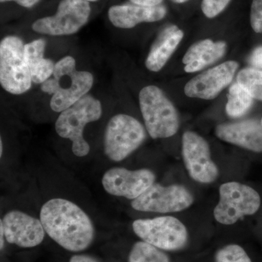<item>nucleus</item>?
Wrapping results in <instances>:
<instances>
[{
  "label": "nucleus",
  "mask_w": 262,
  "mask_h": 262,
  "mask_svg": "<svg viewBox=\"0 0 262 262\" xmlns=\"http://www.w3.org/2000/svg\"><path fill=\"white\" fill-rule=\"evenodd\" d=\"M46 234L57 244L72 252H80L91 246L95 237L92 220L73 202L53 198L39 212Z\"/></svg>",
  "instance_id": "1"
},
{
  "label": "nucleus",
  "mask_w": 262,
  "mask_h": 262,
  "mask_svg": "<svg viewBox=\"0 0 262 262\" xmlns=\"http://www.w3.org/2000/svg\"><path fill=\"white\" fill-rule=\"evenodd\" d=\"M52 77L41 84V90L51 95V108L60 113L87 95L94 82L91 72L77 70L75 59L70 56L56 62Z\"/></svg>",
  "instance_id": "2"
},
{
  "label": "nucleus",
  "mask_w": 262,
  "mask_h": 262,
  "mask_svg": "<svg viewBox=\"0 0 262 262\" xmlns=\"http://www.w3.org/2000/svg\"><path fill=\"white\" fill-rule=\"evenodd\" d=\"M102 115L101 101L87 94L75 104L60 113L55 128L57 134L72 141V149L77 157L87 156L90 145L84 139V129L88 124L97 121Z\"/></svg>",
  "instance_id": "3"
},
{
  "label": "nucleus",
  "mask_w": 262,
  "mask_h": 262,
  "mask_svg": "<svg viewBox=\"0 0 262 262\" xmlns=\"http://www.w3.org/2000/svg\"><path fill=\"white\" fill-rule=\"evenodd\" d=\"M139 104L146 130L152 139H165L177 134L178 113L161 89L154 85L144 87L139 94Z\"/></svg>",
  "instance_id": "4"
},
{
  "label": "nucleus",
  "mask_w": 262,
  "mask_h": 262,
  "mask_svg": "<svg viewBox=\"0 0 262 262\" xmlns=\"http://www.w3.org/2000/svg\"><path fill=\"white\" fill-rule=\"evenodd\" d=\"M32 77L25 57V45L16 36L0 43V83L7 92L20 95L32 87Z\"/></svg>",
  "instance_id": "5"
},
{
  "label": "nucleus",
  "mask_w": 262,
  "mask_h": 262,
  "mask_svg": "<svg viewBox=\"0 0 262 262\" xmlns=\"http://www.w3.org/2000/svg\"><path fill=\"white\" fill-rule=\"evenodd\" d=\"M146 137L145 127L134 117L125 114L115 115L105 130V155L112 161H122L143 144Z\"/></svg>",
  "instance_id": "6"
},
{
  "label": "nucleus",
  "mask_w": 262,
  "mask_h": 262,
  "mask_svg": "<svg viewBox=\"0 0 262 262\" xmlns=\"http://www.w3.org/2000/svg\"><path fill=\"white\" fill-rule=\"evenodd\" d=\"M220 196L213 215L215 220L222 225H233L239 219L256 213L261 206L258 193L249 186L238 182L222 184Z\"/></svg>",
  "instance_id": "7"
},
{
  "label": "nucleus",
  "mask_w": 262,
  "mask_h": 262,
  "mask_svg": "<svg viewBox=\"0 0 262 262\" xmlns=\"http://www.w3.org/2000/svg\"><path fill=\"white\" fill-rule=\"evenodd\" d=\"M133 230L142 241L163 251H179L187 246L188 232L185 226L173 216L138 220Z\"/></svg>",
  "instance_id": "8"
},
{
  "label": "nucleus",
  "mask_w": 262,
  "mask_h": 262,
  "mask_svg": "<svg viewBox=\"0 0 262 262\" xmlns=\"http://www.w3.org/2000/svg\"><path fill=\"white\" fill-rule=\"evenodd\" d=\"M91 13L90 3L82 0H61L56 13L37 19L32 30L50 36L75 34L89 21Z\"/></svg>",
  "instance_id": "9"
},
{
  "label": "nucleus",
  "mask_w": 262,
  "mask_h": 262,
  "mask_svg": "<svg viewBox=\"0 0 262 262\" xmlns=\"http://www.w3.org/2000/svg\"><path fill=\"white\" fill-rule=\"evenodd\" d=\"M193 202L192 193L184 186H163L155 183L141 196L131 201V207L139 211L174 213L187 209Z\"/></svg>",
  "instance_id": "10"
},
{
  "label": "nucleus",
  "mask_w": 262,
  "mask_h": 262,
  "mask_svg": "<svg viewBox=\"0 0 262 262\" xmlns=\"http://www.w3.org/2000/svg\"><path fill=\"white\" fill-rule=\"evenodd\" d=\"M182 156L188 173L193 180L210 184L218 178V167L211 159L209 145L196 133L187 131L183 134Z\"/></svg>",
  "instance_id": "11"
},
{
  "label": "nucleus",
  "mask_w": 262,
  "mask_h": 262,
  "mask_svg": "<svg viewBox=\"0 0 262 262\" xmlns=\"http://www.w3.org/2000/svg\"><path fill=\"white\" fill-rule=\"evenodd\" d=\"M155 182V173L149 169L130 170L120 167L108 169L101 180L108 194L131 201L141 196Z\"/></svg>",
  "instance_id": "12"
},
{
  "label": "nucleus",
  "mask_w": 262,
  "mask_h": 262,
  "mask_svg": "<svg viewBox=\"0 0 262 262\" xmlns=\"http://www.w3.org/2000/svg\"><path fill=\"white\" fill-rule=\"evenodd\" d=\"M0 223L3 225L7 242L18 247H36L42 244L46 237L41 220L24 211H8Z\"/></svg>",
  "instance_id": "13"
},
{
  "label": "nucleus",
  "mask_w": 262,
  "mask_h": 262,
  "mask_svg": "<svg viewBox=\"0 0 262 262\" xmlns=\"http://www.w3.org/2000/svg\"><path fill=\"white\" fill-rule=\"evenodd\" d=\"M238 63L229 61L196 76L186 84L184 93L191 98L211 100L233 80Z\"/></svg>",
  "instance_id": "14"
},
{
  "label": "nucleus",
  "mask_w": 262,
  "mask_h": 262,
  "mask_svg": "<svg viewBox=\"0 0 262 262\" xmlns=\"http://www.w3.org/2000/svg\"><path fill=\"white\" fill-rule=\"evenodd\" d=\"M166 13V8L163 5L147 7L130 3L113 5L108 10V17L115 27L131 29L139 24L159 21Z\"/></svg>",
  "instance_id": "15"
},
{
  "label": "nucleus",
  "mask_w": 262,
  "mask_h": 262,
  "mask_svg": "<svg viewBox=\"0 0 262 262\" xmlns=\"http://www.w3.org/2000/svg\"><path fill=\"white\" fill-rule=\"evenodd\" d=\"M215 134L226 142L262 152V125L257 120L221 124L215 129Z\"/></svg>",
  "instance_id": "16"
},
{
  "label": "nucleus",
  "mask_w": 262,
  "mask_h": 262,
  "mask_svg": "<svg viewBox=\"0 0 262 262\" xmlns=\"http://www.w3.org/2000/svg\"><path fill=\"white\" fill-rule=\"evenodd\" d=\"M184 37V32L177 26H169L158 35L146 58V68L159 72L168 61Z\"/></svg>",
  "instance_id": "17"
},
{
  "label": "nucleus",
  "mask_w": 262,
  "mask_h": 262,
  "mask_svg": "<svg viewBox=\"0 0 262 262\" xmlns=\"http://www.w3.org/2000/svg\"><path fill=\"white\" fill-rule=\"evenodd\" d=\"M226 49L225 42H213L211 39H205L194 43L183 58L184 70L187 73H192L203 70L221 59L225 54Z\"/></svg>",
  "instance_id": "18"
},
{
  "label": "nucleus",
  "mask_w": 262,
  "mask_h": 262,
  "mask_svg": "<svg viewBox=\"0 0 262 262\" xmlns=\"http://www.w3.org/2000/svg\"><path fill=\"white\" fill-rule=\"evenodd\" d=\"M46 42L38 39L25 45V57L30 71L32 82L42 84L51 78L54 72L55 64L51 59L45 58Z\"/></svg>",
  "instance_id": "19"
},
{
  "label": "nucleus",
  "mask_w": 262,
  "mask_h": 262,
  "mask_svg": "<svg viewBox=\"0 0 262 262\" xmlns=\"http://www.w3.org/2000/svg\"><path fill=\"white\" fill-rule=\"evenodd\" d=\"M253 100L247 90L239 83L234 84L229 90L228 102L226 106L227 115L232 118L244 116L252 106Z\"/></svg>",
  "instance_id": "20"
},
{
  "label": "nucleus",
  "mask_w": 262,
  "mask_h": 262,
  "mask_svg": "<svg viewBox=\"0 0 262 262\" xmlns=\"http://www.w3.org/2000/svg\"><path fill=\"white\" fill-rule=\"evenodd\" d=\"M128 262H170L168 255L160 248L144 241L136 243L131 248Z\"/></svg>",
  "instance_id": "21"
},
{
  "label": "nucleus",
  "mask_w": 262,
  "mask_h": 262,
  "mask_svg": "<svg viewBox=\"0 0 262 262\" xmlns=\"http://www.w3.org/2000/svg\"><path fill=\"white\" fill-rule=\"evenodd\" d=\"M237 81L253 98L262 101V70L245 69L239 72Z\"/></svg>",
  "instance_id": "22"
},
{
  "label": "nucleus",
  "mask_w": 262,
  "mask_h": 262,
  "mask_svg": "<svg viewBox=\"0 0 262 262\" xmlns=\"http://www.w3.org/2000/svg\"><path fill=\"white\" fill-rule=\"evenodd\" d=\"M215 262H252L246 251L236 244L227 245L217 251Z\"/></svg>",
  "instance_id": "23"
},
{
  "label": "nucleus",
  "mask_w": 262,
  "mask_h": 262,
  "mask_svg": "<svg viewBox=\"0 0 262 262\" xmlns=\"http://www.w3.org/2000/svg\"><path fill=\"white\" fill-rule=\"evenodd\" d=\"M231 0H203L201 8L207 18H213L225 10Z\"/></svg>",
  "instance_id": "24"
},
{
  "label": "nucleus",
  "mask_w": 262,
  "mask_h": 262,
  "mask_svg": "<svg viewBox=\"0 0 262 262\" xmlns=\"http://www.w3.org/2000/svg\"><path fill=\"white\" fill-rule=\"evenodd\" d=\"M251 24L254 32L262 33V0H253L251 8Z\"/></svg>",
  "instance_id": "25"
},
{
  "label": "nucleus",
  "mask_w": 262,
  "mask_h": 262,
  "mask_svg": "<svg viewBox=\"0 0 262 262\" xmlns=\"http://www.w3.org/2000/svg\"><path fill=\"white\" fill-rule=\"evenodd\" d=\"M250 64L256 69H262V47L256 48L249 58Z\"/></svg>",
  "instance_id": "26"
},
{
  "label": "nucleus",
  "mask_w": 262,
  "mask_h": 262,
  "mask_svg": "<svg viewBox=\"0 0 262 262\" xmlns=\"http://www.w3.org/2000/svg\"><path fill=\"white\" fill-rule=\"evenodd\" d=\"M40 0H0L1 3H7V2H14L20 6L25 8H32L35 6Z\"/></svg>",
  "instance_id": "27"
},
{
  "label": "nucleus",
  "mask_w": 262,
  "mask_h": 262,
  "mask_svg": "<svg viewBox=\"0 0 262 262\" xmlns=\"http://www.w3.org/2000/svg\"><path fill=\"white\" fill-rule=\"evenodd\" d=\"M70 262H99L96 258L89 255L77 254L71 257Z\"/></svg>",
  "instance_id": "28"
},
{
  "label": "nucleus",
  "mask_w": 262,
  "mask_h": 262,
  "mask_svg": "<svg viewBox=\"0 0 262 262\" xmlns=\"http://www.w3.org/2000/svg\"><path fill=\"white\" fill-rule=\"evenodd\" d=\"M131 3L142 5V6L153 7L162 5L163 0H130Z\"/></svg>",
  "instance_id": "29"
},
{
  "label": "nucleus",
  "mask_w": 262,
  "mask_h": 262,
  "mask_svg": "<svg viewBox=\"0 0 262 262\" xmlns=\"http://www.w3.org/2000/svg\"><path fill=\"white\" fill-rule=\"evenodd\" d=\"M5 241H6V239H5L4 228H3V225L0 223V248L1 250L4 248Z\"/></svg>",
  "instance_id": "30"
},
{
  "label": "nucleus",
  "mask_w": 262,
  "mask_h": 262,
  "mask_svg": "<svg viewBox=\"0 0 262 262\" xmlns=\"http://www.w3.org/2000/svg\"><path fill=\"white\" fill-rule=\"evenodd\" d=\"M3 139H0V157H3Z\"/></svg>",
  "instance_id": "31"
},
{
  "label": "nucleus",
  "mask_w": 262,
  "mask_h": 262,
  "mask_svg": "<svg viewBox=\"0 0 262 262\" xmlns=\"http://www.w3.org/2000/svg\"><path fill=\"white\" fill-rule=\"evenodd\" d=\"M173 3H179V4H182V3H187L189 0H172Z\"/></svg>",
  "instance_id": "32"
},
{
  "label": "nucleus",
  "mask_w": 262,
  "mask_h": 262,
  "mask_svg": "<svg viewBox=\"0 0 262 262\" xmlns=\"http://www.w3.org/2000/svg\"><path fill=\"white\" fill-rule=\"evenodd\" d=\"M82 1L88 2V3H96V2L98 1V0H82Z\"/></svg>",
  "instance_id": "33"
},
{
  "label": "nucleus",
  "mask_w": 262,
  "mask_h": 262,
  "mask_svg": "<svg viewBox=\"0 0 262 262\" xmlns=\"http://www.w3.org/2000/svg\"><path fill=\"white\" fill-rule=\"evenodd\" d=\"M261 125H262V119H261Z\"/></svg>",
  "instance_id": "34"
}]
</instances>
